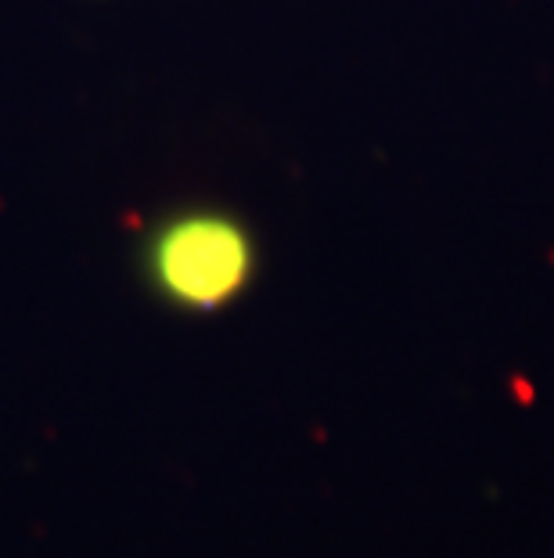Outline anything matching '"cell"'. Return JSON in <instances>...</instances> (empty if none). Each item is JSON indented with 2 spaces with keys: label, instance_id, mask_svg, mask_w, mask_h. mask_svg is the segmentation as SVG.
Instances as JSON below:
<instances>
[{
  "label": "cell",
  "instance_id": "1",
  "mask_svg": "<svg viewBox=\"0 0 554 558\" xmlns=\"http://www.w3.org/2000/svg\"><path fill=\"white\" fill-rule=\"evenodd\" d=\"M259 245L249 223L220 206H181L148 223L140 275L162 303L217 314L253 284Z\"/></svg>",
  "mask_w": 554,
  "mask_h": 558
}]
</instances>
